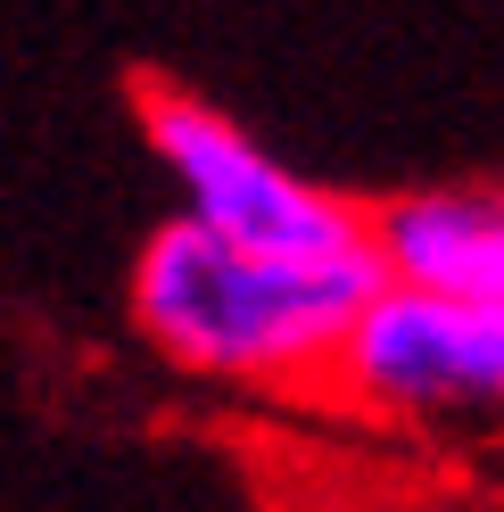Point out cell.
Segmentation results:
<instances>
[{
    "label": "cell",
    "mask_w": 504,
    "mask_h": 512,
    "mask_svg": "<svg viewBox=\"0 0 504 512\" xmlns=\"http://www.w3.org/2000/svg\"><path fill=\"white\" fill-rule=\"evenodd\" d=\"M331 389L381 422H504V306L381 281Z\"/></svg>",
    "instance_id": "3"
},
{
    "label": "cell",
    "mask_w": 504,
    "mask_h": 512,
    "mask_svg": "<svg viewBox=\"0 0 504 512\" xmlns=\"http://www.w3.org/2000/svg\"><path fill=\"white\" fill-rule=\"evenodd\" d=\"M381 281V265H281L166 215L133 256V331L191 380L314 389L339 372Z\"/></svg>",
    "instance_id": "1"
},
{
    "label": "cell",
    "mask_w": 504,
    "mask_h": 512,
    "mask_svg": "<svg viewBox=\"0 0 504 512\" xmlns=\"http://www.w3.org/2000/svg\"><path fill=\"white\" fill-rule=\"evenodd\" d=\"M141 141L182 190V223L232 240L248 256H281V265H381L372 256V215L356 199L323 190L298 174L290 157H273L240 116L182 83H149L141 91Z\"/></svg>",
    "instance_id": "2"
},
{
    "label": "cell",
    "mask_w": 504,
    "mask_h": 512,
    "mask_svg": "<svg viewBox=\"0 0 504 512\" xmlns=\"http://www.w3.org/2000/svg\"><path fill=\"white\" fill-rule=\"evenodd\" d=\"M372 256L405 290L504 306V182H447L372 207Z\"/></svg>",
    "instance_id": "4"
}]
</instances>
